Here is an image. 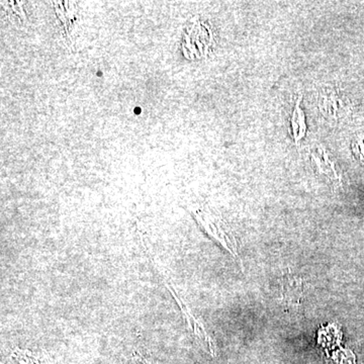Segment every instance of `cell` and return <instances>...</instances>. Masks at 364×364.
I'll list each match as a JSON object with an SVG mask.
<instances>
[{
  "mask_svg": "<svg viewBox=\"0 0 364 364\" xmlns=\"http://www.w3.org/2000/svg\"><path fill=\"white\" fill-rule=\"evenodd\" d=\"M165 283H166L167 287H168L169 292H171L173 298L177 301L178 306H180V310H182L183 316H184L185 321H187V325H189V330L193 332L194 337L198 339V342L200 345L205 348V351L209 352L212 356H216V346L213 339H212L211 335L209 332L205 330V326L203 325L202 322L198 320L194 317L193 312H191V308L187 306L185 301L183 300L182 296L178 294L176 292L175 287L172 283H169L168 280L165 279Z\"/></svg>",
  "mask_w": 364,
  "mask_h": 364,
  "instance_id": "cell-1",
  "label": "cell"
},
{
  "mask_svg": "<svg viewBox=\"0 0 364 364\" xmlns=\"http://www.w3.org/2000/svg\"><path fill=\"white\" fill-rule=\"evenodd\" d=\"M194 216H196L200 225L204 228L207 234H209L216 242L220 243L234 258L238 256L235 241L225 232L222 223L216 216L207 213V212L202 211V209H198V212H196Z\"/></svg>",
  "mask_w": 364,
  "mask_h": 364,
  "instance_id": "cell-2",
  "label": "cell"
},
{
  "mask_svg": "<svg viewBox=\"0 0 364 364\" xmlns=\"http://www.w3.org/2000/svg\"><path fill=\"white\" fill-rule=\"evenodd\" d=\"M301 95L296 100V106H294V113H292V118H290V125H292V137H294V143L299 145L300 141L306 137L307 133V124H306V115L303 109H301Z\"/></svg>",
  "mask_w": 364,
  "mask_h": 364,
  "instance_id": "cell-3",
  "label": "cell"
},
{
  "mask_svg": "<svg viewBox=\"0 0 364 364\" xmlns=\"http://www.w3.org/2000/svg\"><path fill=\"white\" fill-rule=\"evenodd\" d=\"M312 160L322 174H325V175L329 176V177L334 178V180L338 178L334 164H333L331 160L329 159L325 151L321 150L319 155L312 153Z\"/></svg>",
  "mask_w": 364,
  "mask_h": 364,
  "instance_id": "cell-4",
  "label": "cell"
},
{
  "mask_svg": "<svg viewBox=\"0 0 364 364\" xmlns=\"http://www.w3.org/2000/svg\"><path fill=\"white\" fill-rule=\"evenodd\" d=\"M319 106L322 113L324 115L329 116V117H336V111H338V100L334 93H325L320 95V100H319Z\"/></svg>",
  "mask_w": 364,
  "mask_h": 364,
  "instance_id": "cell-5",
  "label": "cell"
},
{
  "mask_svg": "<svg viewBox=\"0 0 364 364\" xmlns=\"http://www.w3.org/2000/svg\"><path fill=\"white\" fill-rule=\"evenodd\" d=\"M11 357L19 364H40V357L29 350L15 349Z\"/></svg>",
  "mask_w": 364,
  "mask_h": 364,
  "instance_id": "cell-6",
  "label": "cell"
},
{
  "mask_svg": "<svg viewBox=\"0 0 364 364\" xmlns=\"http://www.w3.org/2000/svg\"><path fill=\"white\" fill-rule=\"evenodd\" d=\"M352 148H354V153L358 156L359 159L364 163V135L357 139L356 143L352 145Z\"/></svg>",
  "mask_w": 364,
  "mask_h": 364,
  "instance_id": "cell-7",
  "label": "cell"
},
{
  "mask_svg": "<svg viewBox=\"0 0 364 364\" xmlns=\"http://www.w3.org/2000/svg\"><path fill=\"white\" fill-rule=\"evenodd\" d=\"M132 364H151V363L144 356V355L136 351L135 354H133Z\"/></svg>",
  "mask_w": 364,
  "mask_h": 364,
  "instance_id": "cell-8",
  "label": "cell"
}]
</instances>
